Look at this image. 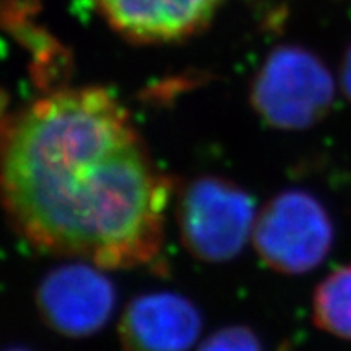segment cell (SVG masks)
I'll use <instances>...</instances> for the list:
<instances>
[{
  "label": "cell",
  "mask_w": 351,
  "mask_h": 351,
  "mask_svg": "<svg viewBox=\"0 0 351 351\" xmlns=\"http://www.w3.org/2000/svg\"><path fill=\"white\" fill-rule=\"evenodd\" d=\"M3 204L43 252L134 269L163 247L169 184L108 90L65 88L13 114L2 137Z\"/></svg>",
  "instance_id": "6da1fadb"
},
{
  "label": "cell",
  "mask_w": 351,
  "mask_h": 351,
  "mask_svg": "<svg viewBox=\"0 0 351 351\" xmlns=\"http://www.w3.org/2000/svg\"><path fill=\"white\" fill-rule=\"evenodd\" d=\"M335 96L326 64L311 51H271L251 85V103L263 122L280 130H304L324 119Z\"/></svg>",
  "instance_id": "7a4b0ae2"
},
{
  "label": "cell",
  "mask_w": 351,
  "mask_h": 351,
  "mask_svg": "<svg viewBox=\"0 0 351 351\" xmlns=\"http://www.w3.org/2000/svg\"><path fill=\"white\" fill-rule=\"evenodd\" d=\"M119 36L138 44H171L204 32L225 0H93Z\"/></svg>",
  "instance_id": "8992f818"
},
{
  "label": "cell",
  "mask_w": 351,
  "mask_h": 351,
  "mask_svg": "<svg viewBox=\"0 0 351 351\" xmlns=\"http://www.w3.org/2000/svg\"><path fill=\"white\" fill-rule=\"evenodd\" d=\"M257 213L238 184L215 176L189 182L178 199L176 219L184 247L204 262H226L252 236Z\"/></svg>",
  "instance_id": "3957f363"
},
{
  "label": "cell",
  "mask_w": 351,
  "mask_h": 351,
  "mask_svg": "<svg viewBox=\"0 0 351 351\" xmlns=\"http://www.w3.org/2000/svg\"><path fill=\"white\" fill-rule=\"evenodd\" d=\"M202 330L191 301L176 293L135 298L121 315L119 339L125 351H189Z\"/></svg>",
  "instance_id": "52a82bcc"
},
{
  "label": "cell",
  "mask_w": 351,
  "mask_h": 351,
  "mask_svg": "<svg viewBox=\"0 0 351 351\" xmlns=\"http://www.w3.org/2000/svg\"><path fill=\"white\" fill-rule=\"evenodd\" d=\"M340 82H341V90H343L345 96L351 101V47L345 52L343 60H341Z\"/></svg>",
  "instance_id": "30bf717a"
},
{
  "label": "cell",
  "mask_w": 351,
  "mask_h": 351,
  "mask_svg": "<svg viewBox=\"0 0 351 351\" xmlns=\"http://www.w3.org/2000/svg\"><path fill=\"white\" fill-rule=\"evenodd\" d=\"M251 239L261 261L271 270L302 275L328 256L335 230L330 215L314 195L287 191L257 213Z\"/></svg>",
  "instance_id": "277c9868"
},
{
  "label": "cell",
  "mask_w": 351,
  "mask_h": 351,
  "mask_svg": "<svg viewBox=\"0 0 351 351\" xmlns=\"http://www.w3.org/2000/svg\"><path fill=\"white\" fill-rule=\"evenodd\" d=\"M8 351H28V350H21V348H13V350H8Z\"/></svg>",
  "instance_id": "8fae6325"
},
{
  "label": "cell",
  "mask_w": 351,
  "mask_h": 351,
  "mask_svg": "<svg viewBox=\"0 0 351 351\" xmlns=\"http://www.w3.org/2000/svg\"><path fill=\"white\" fill-rule=\"evenodd\" d=\"M197 351H262V346L252 330L232 326L212 333Z\"/></svg>",
  "instance_id": "9c48e42d"
},
{
  "label": "cell",
  "mask_w": 351,
  "mask_h": 351,
  "mask_svg": "<svg viewBox=\"0 0 351 351\" xmlns=\"http://www.w3.org/2000/svg\"><path fill=\"white\" fill-rule=\"evenodd\" d=\"M90 262L67 263L49 271L39 283V315L52 330L70 339H83L111 319L116 291L112 283Z\"/></svg>",
  "instance_id": "5b68a950"
},
{
  "label": "cell",
  "mask_w": 351,
  "mask_h": 351,
  "mask_svg": "<svg viewBox=\"0 0 351 351\" xmlns=\"http://www.w3.org/2000/svg\"><path fill=\"white\" fill-rule=\"evenodd\" d=\"M313 319L320 330L351 340V263L330 271L315 288Z\"/></svg>",
  "instance_id": "ba28073f"
}]
</instances>
